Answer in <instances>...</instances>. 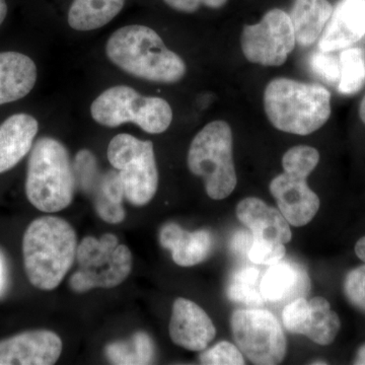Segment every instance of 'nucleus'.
Instances as JSON below:
<instances>
[{"label": "nucleus", "mask_w": 365, "mask_h": 365, "mask_svg": "<svg viewBox=\"0 0 365 365\" xmlns=\"http://www.w3.org/2000/svg\"><path fill=\"white\" fill-rule=\"evenodd\" d=\"M332 13V4L328 0H294L289 16L297 44L309 47L316 43Z\"/></svg>", "instance_id": "412c9836"}, {"label": "nucleus", "mask_w": 365, "mask_h": 365, "mask_svg": "<svg viewBox=\"0 0 365 365\" xmlns=\"http://www.w3.org/2000/svg\"><path fill=\"white\" fill-rule=\"evenodd\" d=\"M319 162V153L316 148L299 145L285 153L282 158V167L284 172L309 178Z\"/></svg>", "instance_id": "a878e982"}, {"label": "nucleus", "mask_w": 365, "mask_h": 365, "mask_svg": "<svg viewBox=\"0 0 365 365\" xmlns=\"http://www.w3.org/2000/svg\"><path fill=\"white\" fill-rule=\"evenodd\" d=\"M7 267L4 257L0 253V297L6 292L7 287Z\"/></svg>", "instance_id": "f704fd0d"}, {"label": "nucleus", "mask_w": 365, "mask_h": 365, "mask_svg": "<svg viewBox=\"0 0 365 365\" xmlns=\"http://www.w3.org/2000/svg\"><path fill=\"white\" fill-rule=\"evenodd\" d=\"M78 270L69 284L78 294L93 288H113L121 284L132 269V254L128 247L119 245L115 235L106 234L101 239L88 237L76 251Z\"/></svg>", "instance_id": "0eeeda50"}, {"label": "nucleus", "mask_w": 365, "mask_h": 365, "mask_svg": "<svg viewBox=\"0 0 365 365\" xmlns=\"http://www.w3.org/2000/svg\"><path fill=\"white\" fill-rule=\"evenodd\" d=\"M312 71L328 83L329 85L338 83L340 81V59L332 51H319L314 53L309 60Z\"/></svg>", "instance_id": "c756f323"}, {"label": "nucleus", "mask_w": 365, "mask_h": 365, "mask_svg": "<svg viewBox=\"0 0 365 365\" xmlns=\"http://www.w3.org/2000/svg\"><path fill=\"white\" fill-rule=\"evenodd\" d=\"M264 109L275 128L297 135H309L331 116V93L323 86L294 79H273L264 91Z\"/></svg>", "instance_id": "7ed1b4c3"}, {"label": "nucleus", "mask_w": 365, "mask_h": 365, "mask_svg": "<svg viewBox=\"0 0 365 365\" xmlns=\"http://www.w3.org/2000/svg\"><path fill=\"white\" fill-rule=\"evenodd\" d=\"M62 341L47 330L29 331L0 341V365H51L61 355Z\"/></svg>", "instance_id": "ddd939ff"}, {"label": "nucleus", "mask_w": 365, "mask_h": 365, "mask_svg": "<svg viewBox=\"0 0 365 365\" xmlns=\"http://www.w3.org/2000/svg\"><path fill=\"white\" fill-rule=\"evenodd\" d=\"M173 9L181 13L193 14L204 6L209 9H220L228 0H163Z\"/></svg>", "instance_id": "473e14b6"}, {"label": "nucleus", "mask_w": 365, "mask_h": 365, "mask_svg": "<svg viewBox=\"0 0 365 365\" xmlns=\"http://www.w3.org/2000/svg\"><path fill=\"white\" fill-rule=\"evenodd\" d=\"M169 332L175 344L190 351H203L216 336L215 324L205 311L182 297L173 304Z\"/></svg>", "instance_id": "4468645a"}, {"label": "nucleus", "mask_w": 365, "mask_h": 365, "mask_svg": "<svg viewBox=\"0 0 365 365\" xmlns=\"http://www.w3.org/2000/svg\"><path fill=\"white\" fill-rule=\"evenodd\" d=\"M311 307L306 297H297L285 306L282 323L288 332L306 336L311 325Z\"/></svg>", "instance_id": "bb28decb"}, {"label": "nucleus", "mask_w": 365, "mask_h": 365, "mask_svg": "<svg viewBox=\"0 0 365 365\" xmlns=\"http://www.w3.org/2000/svg\"><path fill=\"white\" fill-rule=\"evenodd\" d=\"M37 76V66L30 57L20 52H0V106L26 97Z\"/></svg>", "instance_id": "6ab92c4d"}, {"label": "nucleus", "mask_w": 365, "mask_h": 365, "mask_svg": "<svg viewBox=\"0 0 365 365\" xmlns=\"http://www.w3.org/2000/svg\"><path fill=\"white\" fill-rule=\"evenodd\" d=\"M307 177L284 172L270 182L271 194L281 215L292 227L307 225L319 209V198L307 185Z\"/></svg>", "instance_id": "f8f14e48"}, {"label": "nucleus", "mask_w": 365, "mask_h": 365, "mask_svg": "<svg viewBox=\"0 0 365 365\" xmlns=\"http://www.w3.org/2000/svg\"><path fill=\"white\" fill-rule=\"evenodd\" d=\"M354 364L365 365V344L360 346L357 350L356 356H355Z\"/></svg>", "instance_id": "4c0bfd02"}, {"label": "nucleus", "mask_w": 365, "mask_h": 365, "mask_svg": "<svg viewBox=\"0 0 365 365\" xmlns=\"http://www.w3.org/2000/svg\"><path fill=\"white\" fill-rule=\"evenodd\" d=\"M248 235L245 234V232L235 235L232 245V248L235 253H242L244 251L245 247L248 242Z\"/></svg>", "instance_id": "c9c22d12"}, {"label": "nucleus", "mask_w": 365, "mask_h": 365, "mask_svg": "<svg viewBox=\"0 0 365 365\" xmlns=\"http://www.w3.org/2000/svg\"><path fill=\"white\" fill-rule=\"evenodd\" d=\"M107 155L113 168L119 172L124 198L135 206L150 203L158 187L153 143L130 134H118L108 146Z\"/></svg>", "instance_id": "6e6552de"}, {"label": "nucleus", "mask_w": 365, "mask_h": 365, "mask_svg": "<svg viewBox=\"0 0 365 365\" xmlns=\"http://www.w3.org/2000/svg\"><path fill=\"white\" fill-rule=\"evenodd\" d=\"M343 290L348 302L365 313V265L352 269L347 273Z\"/></svg>", "instance_id": "7c9ffc66"}, {"label": "nucleus", "mask_w": 365, "mask_h": 365, "mask_svg": "<svg viewBox=\"0 0 365 365\" xmlns=\"http://www.w3.org/2000/svg\"><path fill=\"white\" fill-rule=\"evenodd\" d=\"M232 335L254 364H279L287 354V338L276 317L260 309H237L230 318Z\"/></svg>", "instance_id": "1a4fd4ad"}, {"label": "nucleus", "mask_w": 365, "mask_h": 365, "mask_svg": "<svg viewBox=\"0 0 365 365\" xmlns=\"http://www.w3.org/2000/svg\"><path fill=\"white\" fill-rule=\"evenodd\" d=\"M259 272L258 269L253 267H245L235 271L232 276V281H237V282L248 283V284L256 285L258 282Z\"/></svg>", "instance_id": "72a5a7b5"}, {"label": "nucleus", "mask_w": 365, "mask_h": 365, "mask_svg": "<svg viewBox=\"0 0 365 365\" xmlns=\"http://www.w3.org/2000/svg\"><path fill=\"white\" fill-rule=\"evenodd\" d=\"M199 359H200L201 364L207 365H242L246 364L240 348L227 341L217 343L210 349L203 350Z\"/></svg>", "instance_id": "c85d7f7f"}, {"label": "nucleus", "mask_w": 365, "mask_h": 365, "mask_svg": "<svg viewBox=\"0 0 365 365\" xmlns=\"http://www.w3.org/2000/svg\"><path fill=\"white\" fill-rule=\"evenodd\" d=\"M7 14V4L6 0H0V26L6 20Z\"/></svg>", "instance_id": "58836bf2"}, {"label": "nucleus", "mask_w": 365, "mask_h": 365, "mask_svg": "<svg viewBox=\"0 0 365 365\" xmlns=\"http://www.w3.org/2000/svg\"><path fill=\"white\" fill-rule=\"evenodd\" d=\"M297 41L289 14L273 9L255 25L245 26L241 37L242 54L262 66H281L294 51Z\"/></svg>", "instance_id": "9d476101"}, {"label": "nucleus", "mask_w": 365, "mask_h": 365, "mask_svg": "<svg viewBox=\"0 0 365 365\" xmlns=\"http://www.w3.org/2000/svg\"><path fill=\"white\" fill-rule=\"evenodd\" d=\"M340 81L338 90L343 95H354L361 90L365 81L364 52L359 48H349L340 54Z\"/></svg>", "instance_id": "393cba45"}, {"label": "nucleus", "mask_w": 365, "mask_h": 365, "mask_svg": "<svg viewBox=\"0 0 365 365\" xmlns=\"http://www.w3.org/2000/svg\"><path fill=\"white\" fill-rule=\"evenodd\" d=\"M252 244L248 251L250 261L258 265H273L283 260L287 249L282 242L272 241V240L261 239V237H252Z\"/></svg>", "instance_id": "cd10ccee"}, {"label": "nucleus", "mask_w": 365, "mask_h": 365, "mask_svg": "<svg viewBox=\"0 0 365 365\" xmlns=\"http://www.w3.org/2000/svg\"><path fill=\"white\" fill-rule=\"evenodd\" d=\"M163 248L169 250L172 258L181 267H191L205 261L212 251L213 235L207 230L188 232L175 222L163 225L160 232Z\"/></svg>", "instance_id": "dca6fc26"}, {"label": "nucleus", "mask_w": 365, "mask_h": 365, "mask_svg": "<svg viewBox=\"0 0 365 365\" xmlns=\"http://www.w3.org/2000/svg\"><path fill=\"white\" fill-rule=\"evenodd\" d=\"M39 130L37 120L20 113L0 125V174L13 169L32 150Z\"/></svg>", "instance_id": "a211bd4d"}, {"label": "nucleus", "mask_w": 365, "mask_h": 365, "mask_svg": "<svg viewBox=\"0 0 365 365\" xmlns=\"http://www.w3.org/2000/svg\"><path fill=\"white\" fill-rule=\"evenodd\" d=\"M78 237L62 218L43 216L26 228L23 239L25 270L34 287L41 290L58 287L73 264Z\"/></svg>", "instance_id": "f03ea898"}, {"label": "nucleus", "mask_w": 365, "mask_h": 365, "mask_svg": "<svg viewBox=\"0 0 365 365\" xmlns=\"http://www.w3.org/2000/svg\"><path fill=\"white\" fill-rule=\"evenodd\" d=\"M187 163L192 174L202 178L211 199L230 196L237 182L230 124L217 120L206 125L192 140Z\"/></svg>", "instance_id": "39448f33"}, {"label": "nucleus", "mask_w": 365, "mask_h": 365, "mask_svg": "<svg viewBox=\"0 0 365 365\" xmlns=\"http://www.w3.org/2000/svg\"><path fill=\"white\" fill-rule=\"evenodd\" d=\"M311 325L306 337L322 346L332 344L341 329L339 316L331 309L330 302L322 297L309 300Z\"/></svg>", "instance_id": "b1692460"}, {"label": "nucleus", "mask_w": 365, "mask_h": 365, "mask_svg": "<svg viewBox=\"0 0 365 365\" xmlns=\"http://www.w3.org/2000/svg\"><path fill=\"white\" fill-rule=\"evenodd\" d=\"M365 36V0H340L319 41L322 51H337Z\"/></svg>", "instance_id": "2eb2a0df"}, {"label": "nucleus", "mask_w": 365, "mask_h": 365, "mask_svg": "<svg viewBox=\"0 0 365 365\" xmlns=\"http://www.w3.org/2000/svg\"><path fill=\"white\" fill-rule=\"evenodd\" d=\"M91 114L103 126L134 123L150 134L163 133L173 121L172 108L165 98L140 95L127 86L103 91L91 104Z\"/></svg>", "instance_id": "423d86ee"}, {"label": "nucleus", "mask_w": 365, "mask_h": 365, "mask_svg": "<svg viewBox=\"0 0 365 365\" xmlns=\"http://www.w3.org/2000/svg\"><path fill=\"white\" fill-rule=\"evenodd\" d=\"M237 216L251 230L253 239L261 237L284 245L292 240V230L284 216L261 199L256 197L242 199L237 204Z\"/></svg>", "instance_id": "f3484780"}, {"label": "nucleus", "mask_w": 365, "mask_h": 365, "mask_svg": "<svg viewBox=\"0 0 365 365\" xmlns=\"http://www.w3.org/2000/svg\"><path fill=\"white\" fill-rule=\"evenodd\" d=\"M309 287L311 282L306 270L297 264L282 260L271 265L260 282L262 297L270 302L304 297Z\"/></svg>", "instance_id": "aec40b11"}, {"label": "nucleus", "mask_w": 365, "mask_h": 365, "mask_svg": "<svg viewBox=\"0 0 365 365\" xmlns=\"http://www.w3.org/2000/svg\"><path fill=\"white\" fill-rule=\"evenodd\" d=\"M155 353V343L144 332H137L128 340L113 342L105 349L107 359L113 364L119 365L153 364Z\"/></svg>", "instance_id": "5701e85b"}, {"label": "nucleus", "mask_w": 365, "mask_h": 365, "mask_svg": "<svg viewBox=\"0 0 365 365\" xmlns=\"http://www.w3.org/2000/svg\"><path fill=\"white\" fill-rule=\"evenodd\" d=\"M227 299L234 302L244 304L248 307H260L263 304L264 299L260 292V288L248 283L230 281L227 288Z\"/></svg>", "instance_id": "2f4dec72"}, {"label": "nucleus", "mask_w": 365, "mask_h": 365, "mask_svg": "<svg viewBox=\"0 0 365 365\" xmlns=\"http://www.w3.org/2000/svg\"><path fill=\"white\" fill-rule=\"evenodd\" d=\"M355 254L357 255L360 260L365 263V235L359 239L355 245Z\"/></svg>", "instance_id": "e433bc0d"}, {"label": "nucleus", "mask_w": 365, "mask_h": 365, "mask_svg": "<svg viewBox=\"0 0 365 365\" xmlns=\"http://www.w3.org/2000/svg\"><path fill=\"white\" fill-rule=\"evenodd\" d=\"M359 117L361 119V121L364 122L365 125V95L364 98L361 100V103H360L359 106Z\"/></svg>", "instance_id": "ea45409f"}, {"label": "nucleus", "mask_w": 365, "mask_h": 365, "mask_svg": "<svg viewBox=\"0 0 365 365\" xmlns=\"http://www.w3.org/2000/svg\"><path fill=\"white\" fill-rule=\"evenodd\" d=\"M115 66L134 78L158 83H176L186 76L184 60L165 47L160 35L146 26L118 29L106 45Z\"/></svg>", "instance_id": "f257e3e1"}, {"label": "nucleus", "mask_w": 365, "mask_h": 365, "mask_svg": "<svg viewBox=\"0 0 365 365\" xmlns=\"http://www.w3.org/2000/svg\"><path fill=\"white\" fill-rule=\"evenodd\" d=\"M125 0H73L68 24L73 30L88 32L102 28L121 13Z\"/></svg>", "instance_id": "4be33fe9"}, {"label": "nucleus", "mask_w": 365, "mask_h": 365, "mask_svg": "<svg viewBox=\"0 0 365 365\" xmlns=\"http://www.w3.org/2000/svg\"><path fill=\"white\" fill-rule=\"evenodd\" d=\"M73 170L76 185L90 197L98 216L109 223L123 222L124 189L119 172L117 170L102 172L97 158L88 150L76 153Z\"/></svg>", "instance_id": "9b49d317"}, {"label": "nucleus", "mask_w": 365, "mask_h": 365, "mask_svg": "<svg viewBox=\"0 0 365 365\" xmlns=\"http://www.w3.org/2000/svg\"><path fill=\"white\" fill-rule=\"evenodd\" d=\"M76 186L73 165L66 146L52 137L38 139L28 162L29 201L42 212H58L71 205Z\"/></svg>", "instance_id": "20e7f679"}]
</instances>
